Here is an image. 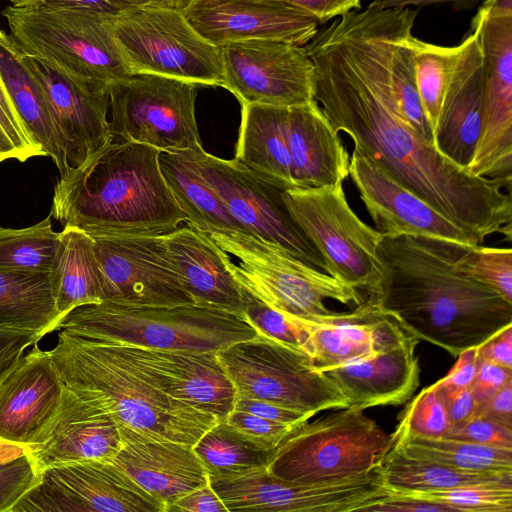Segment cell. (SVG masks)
I'll use <instances>...</instances> for the list:
<instances>
[{
	"label": "cell",
	"mask_w": 512,
	"mask_h": 512,
	"mask_svg": "<svg viewBox=\"0 0 512 512\" xmlns=\"http://www.w3.org/2000/svg\"><path fill=\"white\" fill-rule=\"evenodd\" d=\"M313 96L336 131L477 245L512 235L511 182L476 176L438 151L399 108L386 67L379 10L338 17L305 45Z\"/></svg>",
	"instance_id": "cell-1"
},
{
	"label": "cell",
	"mask_w": 512,
	"mask_h": 512,
	"mask_svg": "<svg viewBox=\"0 0 512 512\" xmlns=\"http://www.w3.org/2000/svg\"><path fill=\"white\" fill-rule=\"evenodd\" d=\"M467 245L399 235L378 246L381 280L368 300L407 333L458 356L512 325V303L458 273Z\"/></svg>",
	"instance_id": "cell-2"
},
{
	"label": "cell",
	"mask_w": 512,
	"mask_h": 512,
	"mask_svg": "<svg viewBox=\"0 0 512 512\" xmlns=\"http://www.w3.org/2000/svg\"><path fill=\"white\" fill-rule=\"evenodd\" d=\"M160 151L111 141L60 174L50 217L96 235H163L187 221L160 167Z\"/></svg>",
	"instance_id": "cell-3"
},
{
	"label": "cell",
	"mask_w": 512,
	"mask_h": 512,
	"mask_svg": "<svg viewBox=\"0 0 512 512\" xmlns=\"http://www.w3.org/2000/svg\"><path fill=\"white\" fill-rule=\"evenodd\" d=\"M49 354L64 384L119 427L193 446L220 422L160 389L118 343L61 329Z\"/></svg>",
	"instance_id": "cell-4"
},
{
	"label": "cell",
	"mask_w": 512,
	"mask_h": 512,
	"mask_svg": "<svg viewBox=\"0 0 512 512\" xmlns=\"http://www.w3.org/2000/svg\"><path fill=\"white\" fill-rule=\"evenodd\" d=\"M58 329L100 342L218 351L255 337L244 315L197 305L134 306L108 301L75 308Z\"/></svg>",
	"instance_id": "cell-5"
},
{
	"label": "cell",
	"mask_w": 512,
	"mask_h": 512,
	"mask_svg": "<svg viewBox=\"0 0 512 512\" xmlns=\"http://www.w3.org/2000/svg\"><path fill=\"white\" fill-rule=\"evenodd\" d=\"M395 445L364 410L346 407L294 428L273 450L266 469L299 484L333 482L381 466Z\"/></svg>",
	"instance_id": "cell-6"
},
{
	"label": "cell",
	"mask_w": 512,
	"mask_h": 512,
	"mask_svg": "<svg viewBox=\"0 0 512 512\" xmlns=\"http://www.w3.org/2000/svg\"><path fill=\"white\" fill-rule=\"evenodd\" d=\"M210 238L226 253V264L239 285L287 319H311L330 311L325 300L360 305L358 290L250 233L213 232Z\"/></svg>",
	"instance_id": "cell-7"
},
{
	"label": "cell",
	"mask_w": 512,
	"mask_h": 512,
	"mask_svg": "<svg viewBox=\"0 0 512 512\" xmlns=\"http://www.w3.org/2000/svg\"><path fill=\"white\" fill-rule=\"evenodd\" d=\"M1 14L11 36L33 57L108 85L133 75L112 32L111 15L43 4L8 5Z\"/></svg>",
	"instance_id": "cell-8"
},
{
	"label": "cell",
	"mask_w": 512,
	"mask_h": 512,
	"mask_svg": "<svg viewBox=\"0 0 512 512\" xmlns=\"http://www.w3.org/2000/svg\"><path fill=\"white\" fill-rule=\"evenodd\" d=\"M235 395L263 400L312 415L348 407L326 372L302 348L257 334L216 351Z\"/></svg>",
	"instance_id": "cell-9"
},
{
	"label": "cell",
	"mask_w": 512,
	"mask_h": 512,
	"mask_svg": "<svg viewBox=\"0 0 512 512\" xmlns=\"http://www.w3.org/2000/svg\"><path fill=\"white\" fill-rule=\"evenodd\" d=\"M294 222L320 253L325 272L372 295L381 280L378 246L383 234L350 207L342 183L282 193Z\"/></svg>",
	"instance_id": "cell-10"
},
{
	"label": "cell",
	"mask_w": 512,
	"mask_h": 512,
	"mask_svg": "<svg viewBox=\"0 0 512 512\" xmlns=\"http://www.w3.org/2000/svg\"><path fill=\"white\" fill-rule=\"evenodd\" d=\"M110 24L133 74L222 87L220 47L203 38L181 11L128 9L111 15Z\"/></svg>",
	"instance_id": "cell-11"
},
{
	"label": "cell",
	"mask_w": 512,
	"mask_h": 512,
	"mask_svg": "<svg viewBox=\"0 0 512 512\" xmlns=\"http://www.w3.org/2000/svg\"><path fill=\"white\" fill-rule=\"evenodd\" d=\"M197 84L154 74H133L109 85L113 137L179 152L202 146L195 103Z\"/></svg>",
	"instance_id": "cell-12"
},
{
	"label": "cell",
	"mask_w": 512,
	"mask_h": 512,
	"mask_svg": "<svg viewBox=\"0 0 512 512\" xmlns=\"http://www.w3.org/2000/svg\"><path fill=\"white\" fill-rule=\"evenodd\" d=\"M228 512L367 511L390 496L381 468L333 482L299 484L272 476L266 466L209 475Z\"/></svg>",
	"instance_id": "cell-13"
},
{
	"label": "cell",
	"mask_w": 512,
	"mask_h": 512,
	"mask_svg": "<svg viewBox=\"0 0 512 512\" xmlns=\"http://www.w3.org/2000/svg\"><path fill=\"white\" fill-rule=\"evenodd\" d=\"M188 151L229 213L248 233L279 245L325 272L320 253L288 212L281 189L262 180L236 159H221L202 146Z\"/></svg>",
	"instance_id": "cell-14"
},
{
	"label": "cell",
	"mask_w": 512,
	"mask_h": 512,
	"mask_svg": "<svg viewBox=\"0 0 512 512\" xmlns=\"http://www.w3.org/2000/svg\"><path fill=\"white\" fill-rule=\"evenodd\" d=\"M91 237L102 301L134 306L195 305L168 255L163 235Z\"/></svg>",
	"instance_id": "cell-15"
},
{
	"label": "cell",
	"mask_w": 512,
	"mask_h": 512,
	"mask_svg": "<svg viewBox=\"0 0 512 512\" xmlns=\"http://www.w3.org/2000/svg\"><path fill=\"white\" fill-rule=\"evenodd\" d=\"M11 512H164L112 460L48 467Z\"/></svg>",
	"instance_id": "cell-16"
},
{
	"label": "cell",
	"mask_w": 512,
	"mask_h": 512,
	"mask_svg": "<svg viewBox=\"0 0 512 512\" xmlns=\"http://www.w3.org/2000/svg\"><path fill=\"white\" fill-rule=\"evenodd\" d=\"M220 49L222 87L240 104L293 106L314 100V65L305 46L253 40Z\"/></svg>",
	"instance_id": "cell-17"
},
{
	"label": "cell",
	"mask_w": 512,
	"mask_h": 512,
	"mask_svg": "<svg viewBox=\"0 0 512 512\" xmlns=\"http://www.w3.org/2000/svg\"><path fill=\"white\" fill-rule=\"evenodd\" d=\"M25 59L48 100L66 168L82 165L114 139L107 118L109 85L26 52Z\"/></svg>",
	"instance_id": "cell-18"
},
{
	"label": "cell",
	"mask_w": 512,
	"mask_h": 512,
	"mask_svg": "<svg viewBox=\"0 0 512 512\" xmlns=\"http://www.w3.org/2000/svg\"><path fill=\"white\" fill-rule=\"evenodd\" d=\"M182 13L218 47L253 40L305 46L319 26L305 11L278 0H193Z\"/></svg>",
	"instance_id": "cell-19"
},
{
	"label": "cell",
	"mask_w": 512,
	"mask_h": 512,
	"mask_svg": "<svg viewBox=\"0 0 512 512\" xmlns=\"http://www.w3.org/2000/svg\"><path fill=\"white\" fill-rule=\"evenodd\" d=\"M349 176L375 229L384 236H424L478 246L462 228L435 211L356 149L350 157Z\"/></svg>",
	"instance_id": "cell-20"
},
{
	"label": "cell",
	"mask_w": 512,
	"mask_h": 512,
	"mask_svg": "<svg viewBox=\"0 0 512 512\" xmlns=\"http://www.w3.org/2000/svg\"><path fill=\"white\" fill-rule=\"evenodd\" d=\"M121 447L116 422L65 385L55 414L29 447L28 454L40 473L52 466L112 460Z\"/></svg>",
	"instance_id": "cell-21"
},
{
	"label": "cell",
	"mask_w": 512,
	"mask_h": 512,
	"mask_svg": "<svg viewBox=\"0 0 512 512\" xmlns=\"http://www.w3.org/2000/svg\"><path fill=\"white\" fill-rule=\"evenodd\" d=\"M164 392L223 421L233 410L235 391L216 351L158 349L121 344Z\"/></svg>",
	"instance_id": "cell-22"
},
{
	"label": "cell",
	"mask_w": 512,
	"mask_h": 512,
	"mask_svg": "<svg viewBox=\"0 0 512 512\" xmlns=\"http://www.w3.org/2000/svg\"><path fill=\"white\" fill-rule=\"evenodd\" d=\"M119 430L122 447L112 461L158 500L164 512L178 498L209 482L193 446L130 428Z\"/></svg>",
	"instance_id": "cell-23"
},
{
	"label": "cell",
	"mask_w": 512,
	"mask_h": 512,
	"mask_svg": "<svg viewBox=\"0 0 512 512\" xmlns=\"http://www.w3.org/2000/svg\"><path fill=\"white\" fill-rule=\"evenodd\" d=\"M65 384L36 344L0 384V438L30 447L55 414Z\"/></svg>",
	"instance_id": "cell-24"
},
{
	"label": "cell",
	"mask_w": 512,
	"mask_h": 512,
	"mask_svg": "<svg viewBox=\"0 0 512 512\" xmlns=\"http://www.w3.org/2000/svg\"><path fill=\"white\" fill-rule=\"evenodd\" d=\"M163 239L195 305L244 315V291L227 267L228 253L207 233L188 223L163 234Z\"/></svg>",
	"instance_id": "cell-25"
},
{
	"label": "cell",
	"mask_w": 512,
	"mask_h": 512,
	"mask_svg": "<svg viewBox=\"0 0 512 512\" xmlns=\"http://www.w3.org/2000/svg\"><path fill=\"white\" fill-rule=\"evenodd\" d=\"M418 341L409 334L393 347L326 373L346 398L348 407L365 410L403 404L412 397L420 382L415 354Z\"/></svg>",
	"instance_id": "cell-26"
},
{
	"label": "cell",
	"mask_w": 512,
	"mask_h": 512,
	"mask_svg": "<svg viewBox=\"0 0 512 512\" xmlns=\"http://www.w3.org/2000/svg\"><path fill=\"white\" fill-rule=\"evenodd\" d=\"M286 135L296 188L343 184L350 156L315 99L288 106Z\"/></svg>",
	"instance_id": "cell-27"
},
{
	"label": "cell",
	"mask_w": 512,
	"mask_h": 512,
	"mask_svg": "<svg viewBox=\"0 0 512 512\" xmlns=\"http://www.w3.org/2000/svg\"><path fill=\"white\" fill-rule=\"evenodd\" d=\"M380 314L367 299L350 312H330L291 321L304 331L303 349L316 368L326 372L377 353L374 325Z\"/></svg>",
	"instance_id": "cell-28"
},
{
	"label": "cell",
	"mask_w": 512,
	"mask_h": 512,
	"mask_svg": "<svg viewBox=\"0 0 512 512\" xmlns=\"http://www.w3.org/2000/svg\"><path fill=\"white\" fill-rule=\"evenodd\" d=\"M240 105L241 121L234 159L282 191L296 188L286 135L288 106Z\"/></svg>",
	"instance_id": "cell-29"
},
{
	"label": "cell",
	"mask_w": 512,
	"mask_h": 512,
	"mask_svg": "<svg viewBox=\"0 0 512 512\" xmlns=\"http://www.w3.org/2000/svg\"><path fill=\"white\" fill-rule=\"evenodd\" d=\"M482 54L478 45L447 91L434 132L439 152L468 170L480 130Z\"/></svg>",
	"instance_id": "cell-30"
},
{
	"label": "cell",
	"mask_w": 512,
	"mask_h": 512,
	"mask_svg": "<svg viewBox=\"0 0 512 512\" xmlns=\"http://www.w3.org/2000/svg\"><path fill=\"white\" fill-rule=\"evenodd\" d=\"M0 73L11 100L34 140L56 164L66 171L63 153L46 95L30 71L21 45L0 29Z\"/></svg>",
	"instance_id": "cell-31"
},
{
	"label": "cell",
	"mask_w": 512,
	"mask_h": 512,
	"mask_svg": "<svg viewBox=\"0 0 512 512\" xmlns=\"http://www.w3.org/2000/svg\"><path fill=\"white\" fill-rule=\"evenodd\" d=\"M158 161L162 176L190 225L207 234L248 233L229 213L188 150L160 151Z\"/></svg>",
	"instance_id": "cell-32"
},
{
	"label": "cell",
	"mask_w": 512,
	"mask_h": 512,
	"mask_svg": "<svg viewBox=\"0 0 512 512\" xmlns=\"http://www.w3.org/2000/svg\"><path fill=\"white\" fill-rule=\"evenodd\" d=\"M50 276L59 324L75 308L102 302L93 239L83 230L64 226L59 232Z\"/></svg>",
	"instance_id": "cell-33"
},
{
	"label": "cell",
	"mask_w": 512,
	"mask_h": 512,
	"mask_svg": "<svg viewBox=\"0 0 512 512\" xmlns=\"http://www.w3.org/2000/svg\"><path fill=\"white\" fill-rule=\"evenodd\" d=\"M0 324L42 337L58 329L50 272L0 269Z\"/></svg>",
	"instance_id": "cell-34"
},
{
	"label": "cell",
	"mask_w": 512,
	"mask_h": 512,
	"mask_svg": "<svg viewBox=\"0 0 512 512\" xmlns=\"http://www.w3.org/2000/svg\"><path fill=\"white\" fill-rule=\"evenodd\" d=\"M478 44L477 33L473 30L455 46L431 44L413 34L409 37L417 90L433 135L444 97Z\"/></svg>",
	"instance_id": "cell-35"
},
{
	"label": "cell",
	"mask_w": 512,
	"mask_h": 512,
	"mask_svg": "<svg viewBox=\"0 0 512 512\" xmlns=\"http://www.w3.org/2000/svg\"><path fill=\"white\" fill-rule=\"evenodd\" d=\"M385 485L391 492H427L459 487L512 483V473L477 472L413 458L393 447L381 464Z\"/></svg>",
	"instance_id": "cell-36"
},
{
	"label": "cell",
	"mask_w": 512,
	"mask_h": 512,
	"mask_svg": "<svg viewBox=\"0 0 512 512\" xmlns=\"http://www.w3.org/2000/svg\"><path fill=\"white\" fill-rule=\"evenodd\" d=\"M395 436L394 447L407 456L453 468L512 473V448L477 444L452 438H425L408 433Z\"/></svg>",
	"instance_id": "cell-37"
},
{
	"label": "cell",
	"mask_w": 512,
	"mask_h": 512,
	"mask_svg": "<svg viewBox=\"0 0 512 512\" xmlns=\"http://www.w3.org/2000/svg\"><path fill=\"white\" fill-rule=\"evenodd\" d=\"M209 475L266 466L273 451H264L220 421L193 445Z\"/></svg>",
	"instance_id": "cell-38"
},
{
	"label": "cell",
	"mask_w": 512,
	"mask_h": 512,
	"mask_svg": "<svg viewBox=\"0 0 512 512\" xmlns=\"http://www.w3.org/2000/svg\"><path fill=\"white\" fill-rule=\"evenodd\" d=\"M58 242L50 216L26 228L0 227V269L50 272Z\"/></svg>",
	"instance_id": "cell-39"
},
{
	"label": "cell",
	"mask_w": 512,
	"mask_h": 512,
	"mask_svg": "<svg viewBox=\"0 0 512 512\" xmlns=\"http://www.w3.org/2000/svg\"><path fill=\"white\" fill-rule=\"evenodd\" d=\"M454 269L497 292L512 303V250L510 248L468 246Z\"/></svg>",
	"instance_id": "cell-40"
},
{
	"label": "cell",
	"mask_w": 512,
	"mask_h": 512,
	"mask_svg": "<svg viewBox=\"0 0 512 512\" xmlns=\"http://www.w3.org/2000/svg\"><path fill=\"white\" fill-rule=\"evenodd\" d=\"M392 493L442 503L454 511L512 512V483L479 484L440 491Z\"/></svg>",
	"instance_id": "cell-41"
},
{
	"label": "cell",
	"mask_w": 512,
	"mask_h": 512,
	"mask_svg": "<svg viewBox=\"0 0 512 512\" xmlns=\"http://www.w3.org/2000/svg\"><path fill=\"white\" fill-rule=\"evenodd\" d=\"M395 432L441 438L451 428L442 396L433 384L424 388L403 410Z\"/></svg>",
	"instance_id": "cell-42"
},
{
	"label": "cell",
	"mask_w": 512,
	"mask_h": 512,
	"mask_svg": "<svg viewBox=\"0 0 512 512\" xmlns=\"http://www.w3.org/2000/svg\"><path fill=\"white\" fill-rule=\"evenodd\" d=\"M46 156L20 118L0 73V163Z\"/></svg>",
	"instance_id": "cell-43"
},
{
	"label": "cell",
	"mask_w": 512,
	"mask_h": 512,
	"mask_svg": "<svg viewBox=\"0 0 512 512\" xmlns=\"http://www.w3.org/2000/svg\"><path fill=\"white\" fill-rule=\"evenodd\" d=\"M243 291L245 295L244 315L258 334L303 349L305 334L296 322L287 319L282 313L257 300L246 290L243 289Z\"/></svg>",
	"instance_id": "cell-44"
},
{
	"label": "cell",
	"mask_w": 512,
	"mask_h": 512,
	"mask_svg": "<svg viewBox=\"0 0 512 512\" xmlns=\"http://www.w3.org/2000/svg\"><path fill=\"white\" fill-rule=\"evenodd\" d=\"M243 438L264 451H273L296 426L233 409L223 420Z\"/></svg>",
	"instance_id": "cell-45"
},
{
	"label": "cell",
	"mask_w": 512,
	"mask_h": 512,
	"mask_svg": "<svg viewBox=\"0 0 512 512\" xmlns=\"http://www.w3.org/2000/svg\"><path fill=\"white\" fill-rule=\"evenodd\" d=\"M38 480L39 473L29 454L0 463V512H11Z\"/></svg>",
	"instance_id": "cell-46"
},
{
	"label": "cell",
	"mask_w": 512,
	"mask_h": 512,
	"mask_svg": "<svg viewBox=\"0 0 512 512\" xmlns=\"http://www.w3.org/2000/svg\"><path fill=\"white\" fill-rule=\"evenodd\" d=\"M444 437L512 448V429L481 416H474L463 424L451 427Z\"/></svg>",
	"instance_id": "cell-47"
},
{
	"label": "cell",
	"mask_w": 512,
	"mask_h": 512,
	"mask_svg": "<svg viewBox=\"0 0 512 512\" xmlns=\"http://www.w3.org/2000/svg\"><path fill=\"white\" fill-rule=\"evenodd\" d=\"M42 338L35 330L0 324V384L20 362L26 350Z\"/></svg>",
	"instance_id": "cell-48"
},
{
	"label": "cell",
	"mask_w": 512,
	"mask_h": 512,
	"mask_svg": "<svg viewBox=\"0 0 512 512\" xmlns=\"http://www.w3.org/2000/svg\"><path fill=\"white\" fill-rule=\"evenodd\" d=\"M233 409L245 411L270 421L296 427L314 416L304 411L240 395H235Z\"/></svg>",
	"instance_id": "cell-49"
},
{
	"label": "cell",
	"mask_w": 512,
	"mask_h": 512,
	"mask_svg": "<svg viewBox=\"0 0 512 512\" xmlns=\"http://www.w3.org/2000/svg\"><path fill=\"white\" fill-rule=\"evenodd\" d=\"M479 366L478 347L464 350L447 375L435 383L434 387L442 396L470 388Z\"/></svg>",
	"instance_id": "cell-50"
},
{
	"label": "cell",
	"mask_w": 512,
	"mask_h": 512,
	"mask_svg": "<svg viewBox=\"0 0 512 512\" xmlns=\"http://www.w3.org/2000/svg\"><path fill=\"white\" fill-rule=\"evenodd\" d=\"M510 381H512L511 369L491 362L479 361L477 373L470 387L477 403V411Z\"/></svg>",
	"instance_id": "cell-51"
},
{
	"label": "cell",
	"mask_w": 512,
	"mask_h": 512,
	"mask_svg": "<svg viewBox=\"0 0 512 512\" xmlns=\"http://www.w3.org/2000/svg\"><path fill=\"white\" fill-rule=\"evenodd\" d=\"M226 506L214 491L210 482L194 489L174 501L167 512H222Z\"/></svg>",
	"instance_id": "cell-52"
},
{
	"label": "cell",
	"mask_w": 512,
	"mask_h": 512,
	"mask_svg": "<svg viewBox=\"0 0 512 512\" xmlns=\"http://www.w3.org/2000/svg\"><path fill=\"white\" fill-rule=\"evenodd\" d=\"M299 8L319 24L361 8V0H278Z\"/></svg>",
	"instance_id": "cell-53"
},
{
	"label": "cell",
	"mask_w": 512,
	"mask_h": 512,
	"mask_svg": "<svg viewBox=\"0 0 512 512\" xmlns=\"http://www.w3.org/2000/svg\"><path fill=\"white\" fill-rule=\"evenodd\" d=\"M478 358L512 370V325L478 346Z\"/></svg>",
	"instance_id": "cell-54"
},
{
	"label": "cell",
	"mask_w": 512,
	"mask_h": 512,
	"mask_svg": "<svg viewBox=\"0 0 512 512\" xmlns=\"http://www.w3.org/2000/svg\"><path fill=\"white\" fill-rule=\"evenodd\" d=\"M450 512L451 507L435 501L411 498L391 492L390 497L368 508L367 512Z\"/></svg>",
	"instance_id": "cell-55"
},
{
	"label": "cell",
	"mask_w": 512,
	"mask_h": 512,
	"mask_svg": "<svg viewBox=\"0 0 512 512\" xmlns=\"http://www.w3.org/2000/svg\"><path fill=\"white\" fill-rule=\"evenodd\" d=\"M475 416L493 420L512 429V381L493 395Z\"/></svg>",
	"instance_id": "cell-56"
},
{
	"label": "cell",
	"mask_w": 512,
	"mask_h": 512,
	"mask_svg": "<svg viewBox=\"0 0 512 512\" xmlns=\"http://www.w3.org/2000/svg\"><path fill=\"white\" fill-rule=\"evenodd\" d=\"M40 4L54 9L81 10L108 15H117L129 9L124 0H43Z\"/></svg>",
	"instance_id": "cell-57"
},
{
	"label": "cell",
	"mask_w": 512,
	"mask_h": 512,
	"mask_svg": "<svg viewBox=\"0 0 512 512\" xmlns=\"http://www.w3.org/2000/svg\"><path fill=\"white\" fill-rule=\"evenodd\" d=\"M442 399L451 427L465 423L474 417L477 412V403L470 388L457 391L448 396H442Z\"/></svg>",
	"instance_id": "cell-58"
},
{
	"label": "cell",
	"mask_w": 512,
	"mask_h": 512,
	"mask_svg": "<svg viewBox=\"0 0 512 512\" xmlns=\"http://www.w3.org/2000/svg\"><path fill=\"white\" fill-rule=\"evenodd\" d=\"M472 0H373L368 6L377 9L385 8H409L411 6L421 7L437 3L452 2L454 4H464Z\"/></svg>",
	"instance_id": "cell-59"
},
{
	"label": "cell",
	"mask_w": 512,
	"mask_h": 512,
	"mask_svg": "<svg viewBox=\"0 0 512 512\" xmlns=\"http://www.w3.org/2000/svg\"><path fill=\"white\" fill-rule=\"evenodd\" d=\"M193 0H124L129 9L152 8L181 11Z\"/></svg>",
	"instance_id": "cell-60"
},
{
	"label": "cell",
	"mask_w": 512,
	"mask_h": 512,
	"mask_svg": "<svg viewBox=\"0 0 512 512\" xmlns=\"http://www.w3.org/2000/svg\"><path fill=\"white\" fill-rule=\"evenodd\" d=\"M29 453V447L0 438V463L11 461Z\"/></svg>",
	"instance_id": "cell-61"
},
{
	"label": "cell",
	"mask_w": 512,
	"mask_h": 512,
	"mask_svg": "<svg viewBox=\"0 0 512 512\" xmlns=\"http://www.w3.org/2000/svg\"><path fill=\"white\" fill-rule=\"evenodd\" d=\"M43 0H9L11 6L14 7H27L42 3Z\"/></svg>",
	"instance_id": "cell-62"
}]
</instances>
